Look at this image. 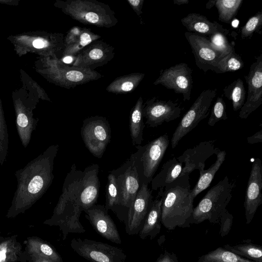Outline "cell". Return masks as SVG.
I'll list each match as a JSON object with an SVG mask.
<instances>
[{"instance_id":"1","label":"cell","mask_w":262,"mask_h":262,"mask_svg":"<svg viewBox=\"0 0 262 262\" xmlns=\"http://www.w3.org/2000/svg\"><path fill=\"white\" fill-rule=\"evenodd\" d=\"M57 144L48 147L42 154L15 171L17 186L7 216L14 217L30 208L45 194L52 183Z\"/></svg>"},{"instance_id":"2","label":"cell","mask_w":262,"mask_h":262,"mask_svg":"<svg viewBox=\"0 0 262 262\" xmlns=\"http://www.w3.org/2000/svg\"><path fill=\"white\" fill-rule=\"evenodd\" d=\"M189 175H180L159 191L158 195L162 199L161 224L168 230L190 226L194 199L191 194Z\"/></svg>"},{"instance_id":"3","label":"cell","mask_w":262,"mask_h":262,"mask_svg":"<svg viewBox=\"0 0 262 262\" xmlns=\"http://www.w3.org/2000/svg\"><path fill=\"white\" fill-rule=\"evenodd\" d=\"M98 171V164H93L81 171L73 164L65 179L61 195L71 201L81 212L97 202L100 186Z\"/></svg>"},{"instance_id":"4","label":"cell","mask_w":262,"mask_h":262,"mask_svg":"<svg viewBox=\"0 0 262 262\" xmlns=\"http://www.w3.org/2000/svg\"><path fill=\"white\" fill-rule=\"evenodd\" d=\"M56 6L66 15L83 24L110 28L118 22L108 4L96 0L58 1Z\"/></svg>"},{"instance_id":"5","label":"cell","mask_w":262,"mask_h":262,"mask_svg":"<svg viewBox=\"0 0 262 262\" xmlns=\"http://www.w3.org/2000/svg\"><path fill=\"white\" fill-rule=\"evenodd\" d=\"M235 181H231L227 176L212 187L194 207L191 224H199L207 220L209 223H220L223 213L232 197V192L235 186Z\"/></svg>"},{"instance_id":"6","label":"cell","mask_w":262,"mask_h":262,"mask_svg":"<svg viewBox=\"0 0 262 262\" xmlns=\"http://www.w3.org/2000/svg\"><path fill=\"white\" fill-rule=\"evenodd\" d=\"M169 136L165 134L144 146H136L137 151L131 156L137 168L140 185H148L169 144Z\"/></svg>"},{"instance_id":"7","label":"cell","mask_w":262,"mask_h":262,"mask_svg":"<svg viewBox=\"0 0 262 262\" xmlns=\"http://www.w3.org/2000/svg\"><path fill=\"white\" fill-rule=\"evenodd\" d=\"M217 89L203 91L180 121L171 139L172 148L203 119L209 115L210 107L216 96Z\"/></svg>"},{"instance_id":"8","label":"cell","mask_w":262,"mask_h":262,"mask_svg":"<svg viewBox=\"0 0 262 262\" xmlns=\"http://www.w3.org/2000/svg\"><path fill=\"white\" fill-rule=\"evenodd\" d=\"M80 133L88 149L94 156L101 158L111 137L110 125L106 118L95 116L85 119Z\"/></svg>"},{"instance_id":"9","label":"cell","mask_w":262,"mask_h":262,"mask_svg":"<svg viewBox=\"0 0 262 262\" xmlns=\"http://www.w3.org/2000/svg\"><path fill=\"white\" fill-rule=\"evenodd\" d=\"M71 247L78 255L90 262H125L126 258L121 249L101 242L73 238Z\"/></svg>"},{"instance_id":"10","label":"cell","mask_w":262,"mask_h":262,"mask_svg":"<svg viewBox=\"0 0 262 262\" xmlns=\"http://www.w3.org/2000/svg\"><path fill=\"white\" fill-rule=\"evenodd\" d=\"M192 70L184 62L162 70L154 81L155 85L161 84L175 93L182 94L183 100H189L193 88Z\"/></svg>"},{"instance_id":"11","label":"cell","mask_w":262,"mask_h":262,"mask_svg":"<svg viewBox=\"0 0 262 262\" xmlns=\"http://www.w3.org/2000/svg\"><path fill=\"white\" fill-rule=\"evenodd\" d=\"M111 173L116 177L119 206L128 209L141 186L132 156L121 167Z\"/></svg>"},{"instance_id":"12","label":"cell","mask_w":262,"mask_h":262,"mask_svg":"<svg viewBox=\"0 0 262 262\" xmlns=\"http://www.w3.org/2000/svg\"><path fill=\"white\" fill-rule=\"evenodd\" d=\"M185 36L194 55L196 66L204 73L214 72L219 61L224 57L207 38L197 34L186 32Z\"/></svg>"},{"instance_id":"13","label":"cell","mask_w":262,"mask_h":262,"mask_svg":"<svg viewBox=\"0 0 262 262\" xmlns=\"http://www.w3.org/2000/svg\"><path fill=\"white\" fill-rule=\"evenodd\" d=\"M255 59L248 74L244 76L248 85V94L247 100L239 113L241 119H247L262 104V54L256 56Z\"/></svg>"},{"instance_id":"14","label":"cell","mask_w":262,"mask_h":262,"mask_svg":"<svg viewBox=\"0 0 262 262\" xmlns=\"http://www.w3.org/2000/svg\"><path fill=\"white\" fill-rule=\"evenodd\" d=\"M181 112L182 108L177 102L161 100L156 97L143 103V116L146 119V124L151 127L174 120L180 117Z\"/></svg>"},{"instance_id":"15","label":"cell","mask_w":262,"mask_h":262,"mask_svg":"<svg viewBox=\"0 0 262 262\" xmlns=\"http://www.w3.org/2000/svg\"><path fill=\"white\" fill-rule=\"evenodd\" d=\"M114 55V47L98 39L91 42L75 56L72 66L95 70L107 64L113 59Z\"/></svg>"},{"instance_id":"16","label":"cell","mask_w":262,"mask_h":262,"mask_svg":"<svg viewBox=\"0 0 262 262\" xmlns=\"http://www.w3.org/2000/svg\"><path fill=\"white\" fill-rule=\"evenodd\" d=\"M262 162L256 158L252 162L247 183L244 206L247 224H249L262 204Z\"/></svg>"},{"instance_id":"17","label":"cell","mask_w":262,"mask_h":262,"mask_svg":"<svg viewBox=\"0 0 262 262\" xmlns=\"http://www.w3.org/2000/svg\"><path fill=\"white\" fill-rule=\"evenodd\" d=\"M152 201V190L142 184L128 209L126 231L129 235L139 234Z\"/></svg>"},{"instance_id":"18","label":"cell","mask_w":262,"mask_h":262,"mask_svg":"<svg viewBox=\"0 0 262 262\" xmlns=\"http://www.w3.org/2000/svg\"><path fill=\"white\" fill-rule=\"evenodd\" d=\"M215 141L201 142L193 147L186 149L177 157L179 162L184 163L180 175L189 174L195 170L199 172L204 170L206 160L220 150L214 147Z\"/></svg>"},{"instance_id":"19","label":"cell","mask_w":262,"mask_h":262,"mask_svg":"<svg viewBox=\"0 0 262 262\" xmlns=\"http://www.w3.org/2000/svg\"><path fill=\"white\" fill-rule=\"evenodd\" d=\"M84 211L86 219L99 234L113 243H122L117 228L104 206L94 205Z\"/></svg>"},{"instance_id":"20","label":"cell","mask_w":262,"mask_h":262,"mask_svg":"<svg viewBox=\"0 0 262 262\" xmlns=\"http://www.w3.org/2000/svg\"><path fill=\"white\" fill-rule=\"evenodd\" d=\"M101 36L92 32L90 28L74 26L64 37V50L62 57L76 56L82 50Z\"/></svg>"},{"instance_id":"21","label":"cell","mask_w":262,"mask_h":262,"mask_svg":"<svg viewBox=\"0 0 262 262\" xmlns=\"http://www.w3.org/2000/svg\"><path fill=\"white\" fill-rule=\"evenodd\" d=\"M184 27L188 32L192 33L201 34L210 36L216 33H222L227 35L229 30L216 21L211 22L207 18L201 14L190 13L181 19Z\"/></svg>"},{"instance_id":"22","label":"cell","mask_w":262,"mask_h":262,"mask_svg":"<svg viewBox=\"0 0 262 262\" xmlns=\"http://www.w3.org/2000/svg\"><path fill=\"white\" fill-rule=\"evenodd\" d=\"M158 196L152 200L143 226L139 231V236L142 239L148 237L152 239L160 232L162 199L159 195Z\"/></svg>"},{"instance_id":"23","label":"cell","mask_w":262,"mask_h":262,"mask_svg":"<svg viewBox=\"0 0 262 262\" xmlns=\"http://www.w3.org/2000/svg\"><path fill=\"white\" fill-rule=\"evenodd\" d=\"M183 163L177 158L173 157L168 160L162 166L160 172L151 181L152 190L164 188L175 181L181 174Z\"/></svg>"},{"instance_id":"24","label":"cell","mask_w":262,"mask_h":262,"mask_svg":"<svg viewBox=\"0 0 262 262\" xmlns=\"http://www.w3.org/2000/svg\"><path fill=\"white\" fill-rule=\"evenodd\" d=\"M143 100L140 96L132 107L129 117L130 134L134 146L140 145L143 141L145 124L143 116Z\"/></svg>"},{"instance_id":"25","label":"cell","mask_w":262,"mask_h":262,"mask_svg":"<svg viewBox=\"0 0 262 262\" xmlns=\"http://www.w3.org/2000/svg\"><path fill=\"white\" fill-rule=\"evenodd\" d=\"M144 76V73L136 72L117 77L107 85L106 90L115 94L130 93L137 88Z\"/></svg>"},{"instance_id":"26","label":"cell","mask_w":262,"mask_h":262,"mask_svg":"<svg viewBox=\"0 0 262 262\" xmlns=\"http://www.w3.org/2000/svg\"><path fill=\"white\" fill-rule=\"evenodd\" d=\"M226 154L225 150H220L215 154L216 159L215 162L208 169L200 171L199 179L191 190V194L194 199L200 193L209 186L215 173L225 160Z\"/></svg>"},{"instance_id":"27","label":"cell","mask_w":262,"mask_h":262,"mask_svg":"<svg viewBox=\"0 0 262 262\" xmlns=\"http://www.w3.org/2000/svg\"><path fill=\"white\" fill-rule=\"evenodd\" d=\"M225 249L245 259L254 262H262V247L252 242H246L235 245L226 244Z\"/></svg>"},{"instance_id":"28","label":"cell","mask_w":262,"mask_h":262,"mask_svg":"<svg viewBox=\"0 0 262 262\" xmlns=\"http://www.w3.org/2000/svg\"><path fill=\"white\" fill-rule=\"evenodd\" d=\"M224 95L232 104L233 111H237L243 107L246 99V91L243 81L238 78L223 89Z\"/></svg>"},{"instance_id":"29","label":"cell","mask_w":262,"mask_h":262,"mask_svg":"<svg viewBox=\"0 0 262 262\" xmlns=\"http://www.w3.org/2000/svg\"><path fill=\"white\" fill-rule=\"evenodd\" d=\"M197 262H254L219 247L200 256Z\"/></svg>"},{"instance_id":"30","label":"cell","mask_w":262,"mask_h":262,"mask_svg":"<svg viewBox=\"0 0 262 262\" xmlns=\"http://www.w3.org/2000/svg\"><path fill=\"white\" fill-rule=\"evenodd\" d=\"M243 0H216L214 6L219 13V20L229 24L236 15Z\"/></svg>"},{"instance_id":"31","label":"cell","mask_w":262,"mask_h":262,"mask_svg":"<svg viewBox=\"0 0 262 262\" xmlns=\"http://www.w3.org/2000/svg\"><path fill=\"white\" fill-rule=\"evenodd\" d=\"M243 67L244 62L241 56L236 53L234 49L219 61L214 72L217 74H223L228 72H234Z\"/></svg>"},{"instance_id":"32","label":"cell","mask_w":262,"mask_h":262,"mask_svg":"<svg viewBox=\"0 0 262 262\" xmlns=\"http://www.w3.org/2000/svg\"><path fill=\"white\" fill-rule=\"evenodd\" d=\"M105 207L106 210L112 209L118 206V194L116 177L110 173L107 177V183L106 186Z\"/></svg>"},{"instance_id":"33","label":"cell","mask_w":262,"mask_h":262,"mask_svg":"<svg viewBox=\"0 0 262 262\" xmlns=\"http://www.w3.org/2000/svg\"><path fill=\"white\" fill-rule=\"evenodd\" d=\"M262 12L258 11L251 17L242 28L241 35L242 39L251 38L254 32L261 34Z\"/></svg>"},{"instance_id":"34","label":"cell","mask_w":262,"mask_h":262,"mask_svg":"<svg viewBox=\"0 0 262 262\" xmlns=\"http://www.w3.org/2000/svg\"><path fill=\"white\" fill-rule=\"evenodd\" d=\"M227 118L226 103L222 97H218L211 108L208 124L213 126L219 121Z\"/></svg>"},{"instance_id":"35","label":"cell","mask_w":262,"mask_h":262,"mask_svg":"<svg viewBox=\"0 0 262 262\" xmlns=\"http://www.w3.org/2000/svg\"><path fill=\"white\" fill-rule=\"evenodd\" d=\"M226 35L222 33H216L210 36V41L224 57L234 49L233 45L228 41Z\"/></svg>"},{"instance_id":"36","label":"cell","mask_w":262,"mask_h":262,"mask_svg":"<svg viewBox=\"0 0 262 262\" xmlns=\"http://www.w3.org/2000/svg\"><path fill=\"white\" fill-rule=\"evenodd\" d=\"M38 255L50 259L55 262H63L60 255L51 246L42 241L37 244Z\"/></svg>"},{"instance_id":"37","label":"cell","mask_w":262,"mask_h":262,"mask_svg":"<svg viewBox=\"0 0 262 262\" xmlns=\"http://www.w3.org/2000/svg\"><path fill=\"white\" fill-rule=\"evenodd\" d=\"M233 216L227 210L222 214L220 219V230L219 233L222 237L227 235L230 231L233 224Z\"/></svg>"},{"instance_id":"38","label":"cell","mask_w":262,"mask_h":262,"mask_svg":"<svg viewBox=\"0 0 262 262\" xmlns=\"http://www.w3.org/2000/svg\"><path fill=\"white\" fill-rule=\"evenodd\" d=\"M131 8L139 16L140 20V24H143V20L141 17L142 14V8L144 0H126Z\"/></svg>"},{"instance_id":"39","label":"cell","mask_w":262,"mask_h":262,"mask_svg":"<svg viewBox=\"0 0 262 262\" xmlns=\"http://www.w3.org/2000/svg\"><path fill=\"white\" fill-rule=\"evenodd\" d=\"M155 262H180L177 255L173 252L165 250L161 254Z\"/></svg>"},{"instance_id":"40","label":"cell","mask_w":262,"mask_h":262,"mask_svg":"<svg viewBox=\"0 0 262 262\" xmlns=\"http://www.w3.org/2000/svg\"><path fill=\"white\" fill-rule=\"evenodd\" d=\"M248 143L250 144L261 143L262 142V130L260 129L259 131L255 133L251 136L247 138Z\"/></svg>"},{"instance_id":"41","label":"cell","mask_w":262,"mask_h":262,"mask_svg":"<svg viewBox=\"0 0 262 262\" xmlns=\"http://www.w3.org/2000/svg\"><path fill=\"white\" fill-rule=\"evenodd\" d=\"M35 262H55L54 261L46 257L37 255Z\"/></svg>"},{"instance_id":"42","label":"cell","mask_w":262,"mask_h":262,"mask_svg":"<svg viewBox=\"0 0 262 262\" xmlns=\"http://www.w3.org/2000/svg\"><path fill=\"white\" fill-rule=\"evenodd\" d=\"M189 3L188 0H173V4L178 5L188 4Z\"/></svg>"},{"instance_id":"43","label":"cell","mask_w":262,"mask_h":262,"mask_svg":"<svg viewBox=\"0 0 262 262\" xmlns=\"http://www.w3.org/2000/svg\"><path fill=\"white\" fill-rule=\"evenodd\" d=\"M216 0L209 1L206 4V8L207 9H211L214 6Z\"/></svg>"}]
</instances>
